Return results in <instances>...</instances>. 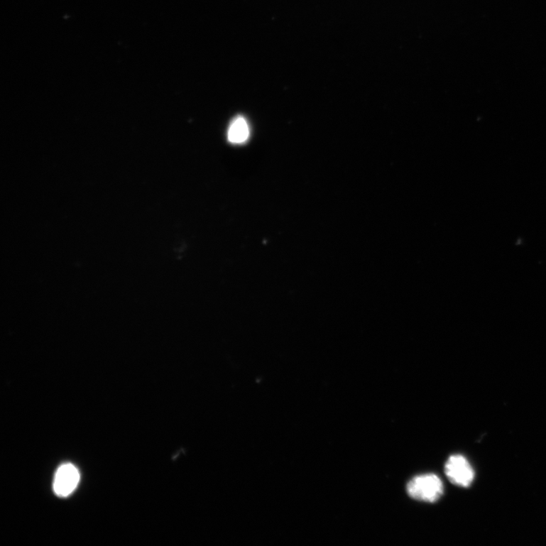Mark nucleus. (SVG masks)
Wrapping results in <instances>:
<instances>
[{
  "mask_svg": "<svg viewBox=\"0 0 546 546\" xmlns=\"http://www.w3.org/2000/svg\"><path fill=\"white\" fill-rule=\"evenodd\" d=\"M407 490L412 498L432 503L442 496L443 484L437 475H421L412 479Z\"/></svg>",
  "mask_w": 546,
  "mask_h": 546,
  "instance_id": "f257e3e1",
  "label": "nucleus"
},
{
  "mask_svg": "<svg viewBox=\"0 0 546 546\" xmlns=\"http://www.w3.org/2000/svg\"><path fill=\"white\" fill-rule=\"evenodd\" d=\"M445 475L454 485L468 487L474 480V471L462 455L451 456L444 466Z\"/></svg>",
  "mask_w": 546,
  "mask_h": 546,
  "instance_id": "f03ea898",
  "label": "nucleus"
},
{
  "mask_svg": "<svg viewBox=\"0 0 546 546\" xmlns=\"http://www.w3.org/2000/svg\"><path fill=\"white\" fill-rule=\"evenodd\" d=\"M80 481L79 470L72 464H65L59 467L55 474L53 489L60 497L72 494Z\"/></svg>",
  "mask_w": 546,
  "mask_h": 546,
  "instance_id": "7ed1b4c3",
  "label": "nucleus"
},
{
  "mask_svg": "<svg viewBox=\"0 0 546 546\" xmlns=\"http://www.w3.org/2000/svg\"><path fill=\"white\" fill-rule=\"evenodd\" d=\"M249 135V126L244 117H236L231 121L228 131V139L231 143H243L248 141Z\"/></svg>",
  "mask_w": 546,
  "mask_h": 546,
  "instance_id": "20e7f679",
  "label": "nucleus"
}]
</instances>
